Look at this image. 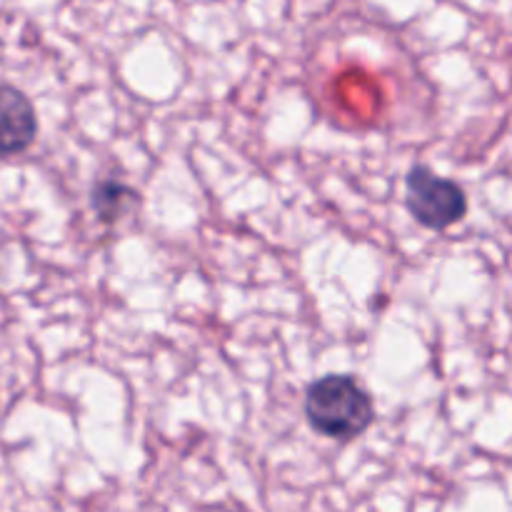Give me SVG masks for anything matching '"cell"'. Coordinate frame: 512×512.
<instances>
[{
    "instance_id": "1",
    "label": "cell",
    "mask_w": 512,
    "mask_h": 512,
    "mask_svg": "<svg viewBox=\"0 0 512 512\" xmlns=\"http://www.w3.org/2000/svg\"><path fill=\"white\" fill-rule=\"evenodd\" d=\"M310 428L330 440H355L373 425L375 405L368 390L350 375H325L305 393Z\"/></svg>"
},
{
    "instance_id": "2",
    "label": "cell",
    "mask_w": 512,
    "mask_h": 512,
    "mask_svg": "<svg viewBox=\"0 0 512 512\" xmlns=\"http://www.w3.org/2000/svg\"><path fill=\"white\" fill-rule=\"evenodd\" d=\"M405 205L418 225L425 230H443L453 228L468 215V195L463 185L455 180L443 178L433 173L428 165H413L405 178Z\"/></svg>"
},
{
    "instance_id": "3",
    "label": "cell",
    "mask_w": 512,
    "mask_h": 512,
    "mask_svg": "<svg viewBox=\"0 0 512 512\" xmlns=\"http://www.w3.org/2000/svg\"><path fill=\"white\" fill-rule=\"evenodd\" d=\"M38 115L28 95L13 85H0V158H10L33 145Z\"/></svg>"
},
{
    "instance_id": "4",
    "label": "cell",
    "mask_w": 512,
    "mask_h": 512,
    "mask_svg": "<svg viewBox=\"0 0 512 512\" xmlns=\"http://www.w3.org/2000/svg\"><path fill=\"white\" fill-rule=\"evenodd\" d=\"M138 203V190H133L130 185H125L123 180L118 178L95 180L93 190H90V205H93L100 223L105 225L118 223V220L125 218Z\"/></svg>"
}]
</instances>
